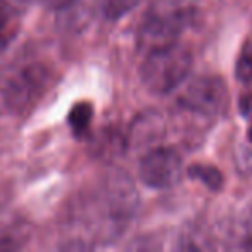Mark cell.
<instances>
[{"mask_svg":"<svg viewBox=\"0 0 252 252\" xmlns=\"http://www.w3.org/2000/svg\"><path fill=\"white\" fill-rule=\"evenodd\" d=\"M182 156L171 147H156L142 158L138 164L140 180L151 189H169L182 178Z\"/></svg>","mask_w":252,"mask_h":252,"instance_id":"obj_5","label":"cell"},{"mask_svg":"<svg viewBox=\"0 0 252 252\" xmlns=\"http://www.w3.org/2000/svg\"><path fill=\"white\" fill-rule=\"evenodd\" d=\"M238 109H240L242 116H251L252 114V94L242 95L240 102H238Z\"/></svg>","mask_w":252,"mask_h":252,"instance_id":"obj_14","label":"cell"},{"mask_svg":"<svg viewBox=\"0 0 252 252\" xmlns=\"http://www.w3.org/2000/svg\"><path fill=\"white\" fill-rule=\"evenodd\" d=\"M189 176L193 180H199L209 190H220L223 187V175L220 169L209 164H193L189 168Z\"/></svg>","mask_w":252,"mask_h":252,"instance_id":"obj_9","label":"cell"},{"mask_svg":"<svg viewBox=\"0 0 252 252\" xmlns=\"http://www.w3.org/2000/svg\"><path fill=\"white\" fill-rule=\"evenodd\" d=\"M105 202L111 214L118 220H126L138 206V195L128 175L111 173L104 183Z\"/></svg>","mask_w":252,"mask_h":252,"instance_id":"obj_6","label":"cell"},{"mask_svg":"<svg viewBox=\"0 0 252 252\" xmlns=\"http://www.w3.org/2000/svg\"><path fill=\"white\" fill-rule=\"evenodd\" d=\"M142 0H98L100 4V11L105 19H116L123 18L130 11H133Z\"/></svg>","mask_w":252,"mask_h":252,"instance_id":"obj_10","label":"cell"},{"mask_svg":"<svg viewBox=\"0 0 252 252\" xmlns=\"http://www.w3.org/2000/svg\"><path fill=\"white\" fill-rule=\"evenodd\" d=\"M238 156L247 159V164L242 166V171H252V151H240Z\"/></svg>","mask_w":252,"mask_h":252,"instance_id":"obj_15","label":"cell"},{"mask_svg":"<svg viewBox=\"0 0 252 252\" xmlns=\"http://www.w3.org/2000/svg\"><path fill=\"white\" fill-rule=\"evenodd\" d=\"M249 140L252 142V126H251V130H249Z\"/></svg>","mask_w":252,"mask_h":252,"instance_id":"obj_16","label":"cell"},{"mask_svg":"<svg viewBox=\"0 0 252 252\" xmlns=\"http://www.w3.org/2000/svg\"><path fill=\"white\" fill-rule=\"evenodd\" d=\"M242 247L252 251V211L242 223Z\"/></svg>","mask_w":252,"mask_h":252,"instance_id":"obj_13","label":"cell"},{"mask_svg":"<svg viewBox=\"0 0 252 252\" xmlns=\"http://www.w3.org/2000/svg\"><path fill=\"white\" fill-rule=\"evenodd\" d=\"M95 145H97V152L98 154H107V156H118L121 154L123 151L128 145V138L121 137L118 131H111V133L104 135L102 138L97 137L95 140Z\"/></svg>","mask_w":252,"mask_h":252,"instance_id":"obj_11","label":"cell"},{"mask_svg":"<svg viewBox=\"0 0 252 252\" xmlns=\"http://www.w3.org/2000/svg\"><path fill=\"white\" fill-rule=\"evenodd\" d=\"M94 119V105L87 100L76 102L71 107L69 114H67V121H69L71 130L74 131V135L81 137L85 135V131L90 128V123Z\"/></svg>","mask_w":252,"mask_h":252,"instance_id":"obj_8","label":"cell"},{"mask_svg":"<svg viewBox=\"0 0 252 252\" xmlns=\"http://www.w3.org/2000/svg\"><path fill=\"white\" fill-rule=\"evenodd\" d=\"M228 88L218 76H197L180 95V105L200 116H218L228 107Z\"/></svg>","mask_w":252,"mask_h":252,"instance_id":"obj_4","label":"cell"},{"mask_svg":"<svg viewBox=\"0 0 252 252\" xmlns=\"http://www.w3.org/2000/svg\"><path fill=\"white\" fill-rule=\"evenodd\" d=\"M52 83V73L43 64H30L9 80L4 90L5 104L11 111L23 112L32 107Z\"/></svg>","mask_w":252,"mask_h":252,"instance_id":"obj_3","label":"cell"},{"mask_svg":"<svg viewBox=\"0 0 252 252\" xmlns=\"http://www.w3.org/2000/svg\"><path fill=\"white\" fill-rule=\"evenodd\" d=\"M192 69V54L178 42L147 52L140 76L154 94H168L183 83Z\"/></svg>","mask_w":252,"mask_h":252,"instance_id":"obj_1","label":"cell"},{"mask_svg":"<svg viewBox=\"0 0 252 252\" xmlns=\"http://www.w3.org/2000/svg\"><path fill=\"white\" fill-rule=\"evenodd\" d=\"M235 71L242 81H252V45H249L238 57Z\"/></svg>","mask_w":252,"mask_h":252,"instance_id":"obj_12","label":"cell"},{"mask_svg":"<svg viewBox=\"0 0 252 252\" xmlns=\"http://www.w3.org/2000/svg\"><path fill=\"white\" fill-rule=\"evenodd\" d=\"M23 11L11 0H0V52H4L21 28Z\"/></svg>","mask_w":252,"mask_h":252,"instance_id":"obj_7","label":"cell"},{"mask_svg":"<svg viewBox=\"0 0 252 252\" xmlns=\"http://www.w3.org/2000/svg\"><path fill=\"white\" fill-rule=\"evenodd\" d=\"M193 9L182 2L164 0L149 11L138 28V45L147 52L171 45L178 40L180 33L192 21Z\"/></svg>","mask_w":252,"mask_h":252,"instance_id":"obj_2","label":"cell"}]
</instances>
